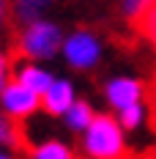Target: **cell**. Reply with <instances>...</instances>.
<instances>
[{"label":"cell","instance_id":"obj_1","mask_svg":"<svg viewBox=\"0 0 156 159\" xmlns=\"http://www.w3.org/2000/svg\"><path fill=\"white\" fill-rule=\"evenodd\" d=\"M82 154L88 159H126V134L115 115H96L82 132Z\"/></svg>","mask_w":156,"mask_h":159},{"label":"cell","instance_id":"obj_2","mask_svg":"<svg viewBox=\"0 0 156 159\" xmlns=\"http://www.w3.org/2000/svg\"><path fill=\"white\" fill-rule=\"evenodd\" d=\"M60 47H63L60 28L55 22H44V19L30 22L25 28V33H22V39H19V55L22 58H30V61L52 58Z\"/></svg>","mask_w":156,"mask_h":159},{"label":"cell","instance_id":"obj_3","mask_svg":"<svg viewBox=\"0 0 156 159\" xmlns=\"http://www.w3.org/2000/svg\"><path fill=\"white\" fill-rule=\"evenodd\" d=\"M63 55H66V61H69L71 69L88 71V69H93V66L99 63L101 47H99V41H96L93 33L77 30V33H71V36L63 41Z\"/></svg>","mask_w":156,"mask_h":159},{"label":"cell","instance_id":"obj_4","mask_svg":"<svg viewBox=\"0 0 156 159\" xmlns=\"http://www.w3.org/2000/svg\"><path fill=\"white\" fill-rule=\"evenodd\" d=\"M38 107H41V96L33 93L30 88H25L16 80L8 82L3 88V93H0V110L6 112L8 118H14V121L30 118L33 112H38Z\"/></svg>","mask_w":156,"mask_h":159},{"label":"cell","instance_id":"obj_5","mask_svg":"<svg viewBox=\"0 0 156 159\" xmlns=\"http://www.w3.org/2000/svg\"><path fill=\"white\" fill-rule=\"evenodd\" d=\"M104 96H107L109 107L121 112L126 107H131V104H140L142 96H145V85L140 80H131V77H115L107 82Z\"/></svg>","mask_w":156,"mask_h":159},{"label":"cell","instance_id":"obj_6","mask_svg":"<svg viewBox=\"0 0 156 159\" xmlns=\"http://www.w3.org/2000/svg\"><path fill=\"white\" fill-rule=\"evenodd\" d=\"M74 102H77V96H74V85L69 80H55L49 85V91L41 96V107L49 115H66Z\"/></svg>","mask_w":156,"mask_h":159},{"label":"cell","instance_id":"obj_7","mask_svg":"<svg viewBox=\"0 0 156 159\" xmlns=\"http://www.w3.org/2000/svg\"><path fill=\"white\" fill-rule=\"evenodd\" d=\"M16 82H22L25 88H30L33 93L44 96L49 91V85L55 82V77L49 74L47 69H41V66H33V63H25L16 69Z\"/></svg>","mask_w":156,"mask_h":159},{"label":"cell","instance_id":"obj_8","mask_svg":"<svg viewBox=\"0 0 156 159\" xmlns=\"http://www.w3.org/2000/svg\"><path fill=\"white\" fill-rule=\"evenodd\" d=\"M93 118H96V112H93V107L88 104V102H74L71 107H69V112L63 115V121H66V126L71 129V132H85V129L93 124Z\"/></svg>","mask_w":156,"mask_h":159},{"label":"cell","instance_id":"obj_9","mask_svg":"<svg viewBox=\"0 0 156 159\" xmlns=\"http://www.w3.org/2000/svg\"><path fill=\"white\" fill-rule=\"evenodd\" d=\"M28 159H77V157L60 140H44V143H38L36 148H30V157Z\"/></svg>","mask_w":156,"mask_h":159},{"label":"cell","instance_id":"obj_10","mask_svg":"<svg viewBox=\"0 0 156 159\" xmlns=\"http://www.w3.org/2000/svg\"><path fill=\"white\" fill-rule=\"evenodd\" d=\"M131 25H134V30L140 33V36H145V39L154 44V49H156V0H151V6H148Z\"/></svg>","mask_w":156,"mask_h":159},{"label":"cell","instance_id":"obj_11","mask_svg":"<svg viewBox=\"0 0 156 159\" xmlns=\"http://www.w3.org/2000/svg\"><path fill=\"white\" fill-rule=\"evenodd\" d=\"M52 0H16L14 3V14H16V22H25L30 25L38 19V14L47 8Z\"/></svg>","mask_w":156,"mask_h":159},{"label":"cell","instance_id":"obj_12","mask_svg":"<svg viewBox=\"0 0 156 159\" xmlns=\"http://www.w3.org/2000/svg\"><path fill=\"white\" fill-rule=\"evenodd\" d=\"M16 145H22L19 126H16L14 118H8L6 112L0 110V148H16Z\"/></svg>","mask_w":156,"mask_h":159},{"label":"cell","instance_id":"obj_13","mask_svg":"<svg viewBox=\"0 0 156 159\" xmlns=\"http://www.w3.org/2000/svg\"><path fill=\"white\" fill-rule=\"evenodd\" d=\"M145 104H131V107H126V110H121L115 118H118V124L123 126V132H134V129L142 126V121H145Z\"/></svg>","mask_w":156,"mask_h":159},{"label":"cell","instance_id":"obj_14","mask_svg":"<svg viewBox=\"0 0 156 159\" xmlns=\"http://www.w3.org/2000/svg\"><path fill=\"white\" fill-rule=\"evenodd\" d=\"M6 85H8V61L0 55V93H3Z\"/></svg>","mask_w":156,"mask_h":159},{"label":"cell","instance_id":"obj_15","mask_svg":"<svg viewBox=\"0 0 156 159\" xmlns=\"http://www.w3.org/2000/svg\"><path fill=\"white\" fill-rule=\"evenodd\" d=\"M3 16H6V0H0V25H3Z\"/></svg>","mask_w":156,"mask_h":159},{"label":"cell","instance_id":"obj_16","mask_svg":"<svg viewBox=\"0 0 156 159\" xmlns=\"http://www.w3.org/2000/svg\"><path fill=\"white\" fill-rule=\"evenodd\" d=\"M0 159H14V157H11L8 151H3V148H0Z\"/></svg>","mask_w":156,"mask_h":159},{"label":"cell","instance_id":"obj_17","mask_svg":"<svg viewBox=\"0 0 156 159\" xmlns=\"http://www.w3.org/2000/svg\"><path fill=\"white\" fill-rule=\"evenodd\" d=\"M151 159H156V154H154V157H151Z\"/></svg>","mask_w":156,"mask_h":159}]
</instances>
